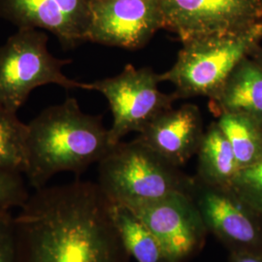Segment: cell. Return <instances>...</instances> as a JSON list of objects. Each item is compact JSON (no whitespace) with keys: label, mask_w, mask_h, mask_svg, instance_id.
I'll use <instances>...</instances> for the list:
<instances>
[{"label":"cell","mask_w":262,"mask_h":262,"mask_svg":"<svg viewBox=\"0 0 262 262\" xmlns=\"http://www.w3.org/2000/svg\"><path fill=\"white\" fill-rule=\"evenodd\" d=\"M27 183L24 174L0 168V215L24 205L30 194Z\"/></svg>","instance_id":"d6986e66"},{"label":"cell","mask_w":262,"mask_h":262,"mask_svg":"<svg viewBox=\"0 0 262 262\" xmlns=\"http://www.w3.org/2000/svg\"><path fill=\"white\" fill-rule=\"evenodd\" d=\"M209 108L217 118L233 113L262 122V69L251 56L235 67L220 93L209 99Z\"/></svg>","instance_id":"4fadbf2b"},{"label":"cell","mask_w":262,"mask_h":262,"mask_svg":"<svg viewBox=\"0 0 262 262\" xmlns=\"http://www.w3.org/2000/svg\"><path fill=\"white\" fill-rule=\"evenodd\" d=\"M159 29L161 0H93L88 42L134 51L145 47Z\"/></svg>","instance_id":"9c48e42d"},{"label":"cell","mask_w":262,"mask_h":262,"mask_svg":"<svg viewBox=\"0 0 262 262\" xmlns=\"http://www.w3.org/2000/svg\"><path fill=\"white\" fill-rule=\"evenodd\" d=\"M14 224L18 262H130L97 183L35 189Z\"/></svg>","instance_id":"6da1fadb"},{"label":"cell","mask_w":262,"mask_h":262,"mask_svg":"<svg viewBox=\"0 0 262 262\" xmlns=\"http://www.w3.org/2000/svg\"><path fill=\"white\" fill-rule=\"evenodd\" d=\"M196 156L199 181L213 187H232L240 167L217 122H212L204 132Z\"/></svg>","instance_id":"5bb4252c"},{"label":"cell","mask_w":262,"mask_h":262,"mask_svg":"<svg viewBox=\"0 0 262 262\" xmlns=\"http://www.w3.org/2000/svg\"><path fill=\"white\" fill-rule=\"evenodd\" d=\"M262 40V21L231 35L192 40L183 44L172 67L159 74V81L175 86L176 98H214L245 57Z\"/></svg>","instance_id":"277c9868"},{"label":"cell","mask_w":262,"mask_h":262,"mask_svg":"<svg viewBox=\"0 0 262 262\" xmlns=\"http://www.w3.org/2000/svg\"><path fill=\"white\" fill-rule=\"evenodd\" d=\"M27 124L24 175L34 190L58 173H83L113 147L102 118L83 112L72 97L47 107Z\"/></svg>","instance_id":"7a4b0ae2"},{"label":"cell","mask_w":262,"mask_h":262,"mask_svg":"<svg viewBox=\"0 0 262 262\" xmlns=\"http://www.w3.org/2000/svg\"><path fill=\"white\" fill-rule=\"evenodd\" d=\"M216 122L234 151L240 169L261 157L262 122L233 113L219 116Z\"/></svg>","instance_id":"2e32d148"},{"label":"cell","mask_w":262,"mask_h":262,"mask_svg":"<svg viewBox=\"0 0 262 262\" xmlns=\"http://www.w3.org/2000/svg\"><path fill=\"white\" fill-rule=\"evenodd\" d=\"M250 56L257 63V66H259L262 69V48L260 46H257L253 50Z\"/></svg>","instance_id":"7402d4cb"},{"label":"cell","mask_w":262,"mask_h":262,"mask_svg":"<svg viewBox=\"0 0 262 262\" xmlns=\"http://www.w3.org/2000/svg\"><path fill=\"white\" fill-rule=\"evenodd\" d=\"M163 29L181 42L246 31L262 21V0H161Z\"/></svg>","instance_id":"52a82bcc"},{"label":"cell","mask_w":262,"mask_h":262,"mask_svg":"<svg viewBox=\"0 0 262 262\" xmlns=\"http://www.w3.org/2000/svg\"><path fill=\"white\" fill-rule=\"evenodd\" d=\"M193 177L138 140L118 143L98 162L97 184L114 203L135 207L177 194H190Z\"/></svg>","instance_id":"3957f363"},{"label":"cell","mask_w":262,"mask_h":262,"mask_svg":"<svg viewBox=\"0 0 262 262\" xmlns=\"http://www.w3.org/2000/svg\"><path fill=\"white\" fill-rule=\"evenodd\" d=\"M111 214L131 258L136 262H169L157 237L132 209L111 201Z\"/></svg>","instance_id":"9a60e30c"},{"label":"cell","mask_w":262,"mask_h":262,"mask_svg":"<svg viewBox=\"0 0 262 262\" xmlns=\"http://www.w3.org/2000/svg\"><path fill=\"white\" fill-rule=\"evenodd\" d=\"M93 0H0V19L17 28H36L70 50L88 42Z\"/></svg>","instance_id":"8fae6325"},{"label":"cell","mask_w":262,"mask_h":262,"mask_svg":"<svg viewBox=\"0 0 262 262\" xmlns=\"http://www.w3.org/2000/svg\"><path fill=\"white\" fill-rule=\"evenodd\" d=\"M28 124L0 106V168L25 174Z\"/></svg>","instance_id":"e0dca14e"},{"label":"cell","mask_w":262,"mask_h":262,"mask_svg":"<svg viewBox=\"0 0 262 262\" xmlns=\"http://www.w3.org/2000/svg\"><path fill=\"white\" fill-rule=\"evenodd\" d=\"M190 190L207 231L232 252L262 251V216L231 187H213L194 176Z\"/></svg>","instance_id":"ba28073f"},{"label":"cell","mask_w":262,"mask_h":262,"mask_svg":"<svg viewBox=\"0 0 262 262\" xmlns=\"http://www.w3.org/2000/svg\"><path fill=\"white\" fill-rule=\"evenodd\" d=\"M0 262H18L17 236L14 215H0Z\"/></svg>","instance_id":"ffe728a7"},{"label":"cell","mask_w":262,"mask_h":262,"mask_svg":"<svg viewBox=\"0 0 262 262\" xmlns=\"http://www.w3.org/2000/svg\"><path fill=\"white\" fill-rule=\"evenodd\" d=\"M204 132L199 108L184 104L159 114L137 139L169 163L181 167L196 155Z\"/></svg>","instance_id":"7c38bea8"},{"label":"cell","mask_w":262,"mask_h":262,"mask_svg":"<svg viewBox=\"0 0 262 262\" xmlns=\"http://www.w3.org/2000/svg\"><path fill=\"white\" fill-rule=\"evenodd\" d=\"M231 188L262 216V156L239 170Z\"/></svg>","instance_id":"ac0fdd59"},{"label":"cell","mask_w":262,"mask_h":262,"mask_svg":"<svg viewBox=\"0 0 262 262\" xmlns=\"http://www.w3.org/2000/svg\"><path fill=\"white\" fill-rule=\"evenodd\" d=\"M159 74L150 67L126 64L118 75L89 83V91L98 92L108 101L113 115L108 129L112 146L130 132L140 133L157 116L172 108L175 94L159 90Z\"/></svg>","instance_id":"8992f818"},{"label":"cell","mask_w":262,"mask_h":262,"mask_svg":"<svg viewBox=\"0 0 262 262\" xmlns=\"http://www.w3.org/2000/svg\"><path fill=\"white\" fill-rule=\"evenodd\" d=\"M228 262H262V251L229 253Z\"/></svg>","instance_id":"44dd1931"},{"label":"cell","mask_w":262,"mask_h":262,"mask_svg":"<svg viewBox=\"0 0 262 262\" xmlns=\"http://www.w3.org/2000/svg\"><path fill=\"white\" fill-rule=\"evenodd\" d=\"M130 209L157 237L169 262H187L203 249L209 233L190 194L177 193Z\"/></svg>","instance_id":"30bf717a"},{"label":"cell","mask_w":262,"mask_h":262,"mask_svg":"<svg viewBox=\"0 0 262 262\" xmlns=\"http://www.w3.org/2000/svg\"><path fill=\"white\" fill-rule=\"evenodd\" d=\"M49 36L36 28H17L0 46V106L17 113L35 89L56 84L89 91V83L68 78L63 68L71 59L58 58L48 48Z\"/></svg>","instance_id":"5b68a950"}]
</instances>
